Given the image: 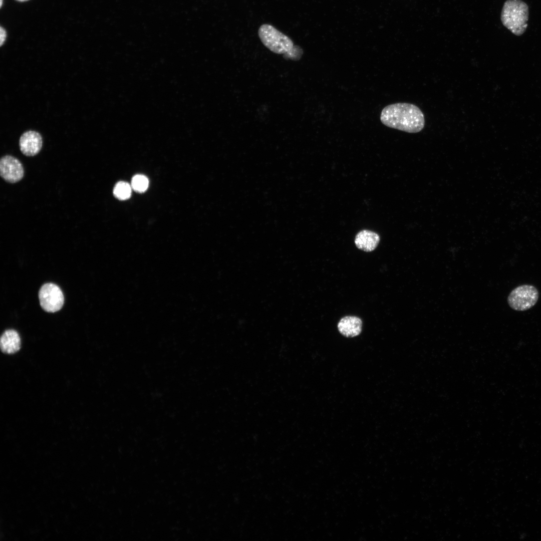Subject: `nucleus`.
<instances>
[{
	"mask_svg": "<svg viewBox=\"0 0 541 541\" xmlns=\"http://www.w3.org/2000/svg\"><path fill=\"white\" fill-rule=\"evenodd\" d=\"M380 120L385 126L408 133H417L424 127V115L417 106L407 103L389 105L383 108Z\"/></svg>",
	"mask_w": 541,
	"mask_h": 541,
	"instance_id": "obj_1",
	"label": "nucleus"
},
{
	"mask_svg": "<svg viewBox=\"0 0 541 541\" xmlns=\"http://www.w3.org/2000/svg\"><path fill=\"white\" fill-rule=\"evenodd\" d=\"M529 10L521 0H507L502 7L500 19L503 25L517 36L522 35L527 27Z\"/></svg>",
	"mask_w": 541,
	"mask_h": 541,
	"instance_id": "obj_2",
	"label": "nucleus"
},
{
	"mask_svg": "<svg viewBox=\"0 0 541 541\" xmlns=\"http://www.w3.org/2000/svg\"><path fill=\"white\" fill-rule=\"evenodd\" d=\"M258 34L264 46L275 53L284 54L294 46L293 42L290 38L270 25H261L258 29Z\"/></svg>",
	"mask_w": 541,
	"mask_h": 541,
	"instance_id": "obj_3",
	"label": "nucleus"
},
{
	"mask_svg": "<svg viewBox=\"0 0 541 541\" xmlns=\"http://www.w3.org/2000/svg\"><path fill=\"white\" fill-rule=\"evenodd\" d=\"M539 294L533 286L523 285L514 289L507 298L509 307L517 311L527 310L537 303Z\"/></svg>",
	"mask_w": 541,
	"mask_h": 541,
	"instance_id": "obj_4",
	"label": "nucleus"
},
{
	"mask_svg": "<svg viewBox=\"0 0 541 541\" xmlns=\"http://www.w3.org/2000/svg\"><path fill=\"white\" fill-rule=\"evenodd\" d=\"M41 307L47 312L59 311L63 306L64 297L62 291L56 285L47 283L43 285L39 292Z\"/></svg>",
	"mask_w": 541,
	"mask_h": 541,
	"instance_id": "obj_5",
	"label": "nucleus"
},
{
	"mask_svg": "<svg viewBox=\"0 0 541 541\" xmlns=\"http://www.w3.org/2000/svg\"><path fill=\"white\" fill-rule=\"evenodd\" d=\"M0 173L2 177L10 183H16L24 176L22 163L16 158L10 155L3 157L0 161Z\"/></svg>",
	"mask_w": 541,
	"mask_h": 541,
	"instance_id": "obj_6",
	"label": "nucleus"
},
{
	"mask_svg": "<svg viewBox=\"0 0 541 541\" xmlns=\"http://www.w3.org/2000/svg\"><path fill=\"white\" fill-rule=\"evenodd\" d=\"M41 135L35 131H28L21 136L19 145L21 152L26 156H33L37 154L42 147Z\"/></svg>",
	"mask_w": 541,
	"mask_h": 541,
	"instance_id": "obj_7",
	"label": "nucleus"
},
{
	"mask_svg": "<svg viewBox=\"0 0 541 541\" xmlns=\"http://www.w3.org/2000/svg\"><path fill=\"white\" fill-rule=\"evenodd\" d=\"M337 327L343 336L346 337H354L360 334L362 321L356 316H346L339 321Z\"/></svg>",
	"mask_w": 541,
	"mask_h": 541,
	"instance_id": "obj_8",
	"label": "nucleus"
},
{
	"mask_svg": "<svg viewBox=\"0 0 541 541\" xmlns=\"http://www.w3.org/2000/svg\"><path fill=\"white\" fill-rule=\"evenodd\" d=\"M380 241L379 235L372 231L363 230L358 232L355 238L356 246L366 252L374 250Z\"/></svg>",
	"mask_w": 541,
	"mask_h": 541,
	"instance_id": "obj_9",
	"label": "nucleus"
},
{
	"mask_svg": "<svg viewBox=\"0 0 541 541\" xmlns=\"http://www.w3.org/2000/svg\"><path fill=\"white\" fill-rule=\"evenodd\" d=\"M0 346L4 353L12 354L17 352L21 348V338L19 333L13 329L5 331L1 338Z\"/></svg>",
	"mask_w": 541,
	"mask_h": 541,
	"instance_id": "obj_10",
	"label": "nucleus"
},
{
	"mask_svg": "<svg viewBox=\"0 0 541 541\" xmlns=\"http://www.w3.org/2000/svg\"><path fill=\"white\" fill-rule=\"evenodd\" d=\"M132 187L127 182L120 181L115 186L113 189L114 195L120 200L129 198L131 194Z\"/></svg>",
	"mask_w": 541,
	"mask_h": 541,
	"instance_id": "obj_11",
	"label": "nucleus"
},
{
	"mask_svg": "<svg viewBox=\"0 0 541 541\" xmlns=\"http://www.w3.org/2000/svg\"><path fill=\"white\" fill-rule=\"evenodd\" d=\"M148 184V179L145 176L138 174L132 178L131 185L132 188L135 191L143 192L147 190Z\"/></svg>",
	"mask_w": 541,
	"mask_h": 541,
	"instance_id": "obj_12",
	"label": "nucleus"
},
{
	"mask_svg": "<svg viewBox=\"0 0 541 541\" xmlns=\"http://www.w3.org/2000/svg\"><path fill=\"white\" fill-rule=\"evenodd\" d=\"M303 54V50L298 46H294L288 52L284 54V58L294 61L300 60Z\"/></svg>",
	"mask_w": 541,
	"mask_h": 541,
	"instance_id": "obj_13",
	"label": "nucleus"
},
{
	"mask_svg": "<svg viewBox=\"0 0 541 541\" xmlns=\"http://www.w3.org/2000/svg\"><path fill=\"white\" fill-rule=\"evenodd\" d=\"M6 32L2 27H1L0 29V45L2 46L5 41L6 38Z\"/></svg>",
	"mask_w": 541,
	"mask_h": 541,
	"instance_id": "obj_14",
	"label": "nucleus"
},
{
	"mask_svg": "<svg viewBox=\"0 0 541 541\" xmlns=\"http://www.w3.org/2000/svg\"><path fill=\"white\" fill-rule=\"evenodd\" d=\"M0 4H1V7H2V4H3V0H1Z\"/></svg>",
	"mask_w": 541,
	"mask_h": 541,
	"instance_id": "obj_15",
	"label": "nucleus"
},
{
	"mask_svg": "<svg viewBox=\"0 0 541 541\" xmlns=\"http://www.w3.org/2000/svg\"><path fill=\"white\" fill-rule=\"evenodd\" d=\"M17 1H20V2H24V1H27V0H17Z\"/></svg>",
	"mask_w": 541,
	"mask_h": 541,
	"instance_id": "obj_16",
	"label": "nucleus"
}]
</instances>
